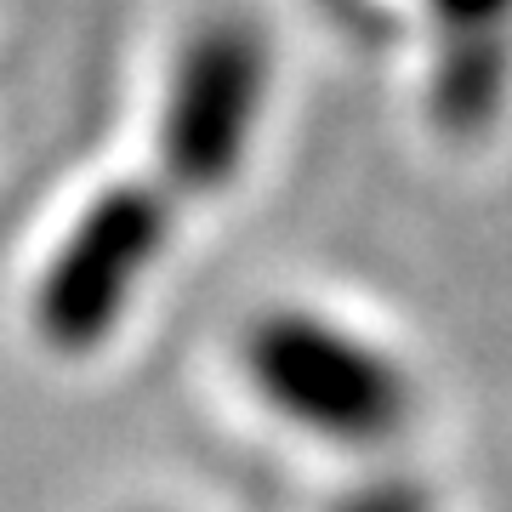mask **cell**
I'll list each match as a JSON object with an SVG mask.
<instances>
[{
    "mask_svg": "<svg viewBox=\"0 0 512 512\" xmlns=\"http://www.w3.org/2000/svg\"><path fill=\"white\" fill-rule=\"evenodd\" d=\"M274 103V46L239 12L183 35L154 109V177L171 200H217L239 183Z\"/></svg>",
    "mask_w": 512,
    "mask_h": 512,
    "instance_id": "3957f363",
    "label": "cell"
},
{
    "mask_svg": "<svg viewBox=\"0 0 512 512\" xmlns=\"http://www.w3.org/2000/svg\"><path fill=\"white\" fill-rule=\"evenodd\" d=\"M330 512H433V495L410 484V478H370L359 490L336 495Z\"/></svg>",
    "mask_w": 512,
    "mask_h": 512,
    "instance_id": "277c9868",
    "label": "cell"
},
{
    "mask_svg": "<svg viewBox=\"0 0 512 512\" xmlns=\"http://www.w3.org/2000/svg\"><path fill=\"white\" fill-rule=\"evenodd\" d=\"M234 359L268 416L336 450L399 444L416 421V382L399 353L308 302L256 308Z\"/></svg>",
    "mask_w": 512,
    "mask_h": 512,
    "instance_id": "6da1fadb",
    "label": "cell"
},
{
    "mask_svg": "<svg viewBox=\"0 0 512 512\" xmlns=\"http://www.w3.org/2000/svg\"><path fill=\"white\" fill-rule=\"evenodd\" d=\"M171 234L177 200L154 171L103 183L40 262L29 291L35 336L57 359H92L97 348H109L143 302L148 279L160 274Z\"/></svg>",
    "mask_w": 512,
    "mask_h": 512,
    "instance_id": "7a4b0ae2",
    "label": "cell"
}]
</instances>
